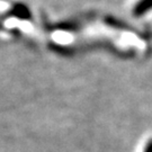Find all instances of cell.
Returning <instances> with one entry per match:
<instances>
[{"label":"cell","instance_id":"cell-1","mask_svg":"<svg viewBox=\"0 0 152 152\" xmlns=\"http://www.w3.org/2000/svg\"><path fill=\"white\" fill-rule=\"evenodd\" d=\"M152 9V0H139L133 8V15L140 17L145 15L148 11Z\"/></svg>","mask_w":152,"mask_h":152},{"label":"cell","instance_id":"cell-2","mask_svg":"<svg viewBox=\"0 0 152 152\" xmlns=\"http://www.w3.org/2000/svg\"><path fill=\"white\" fill-rule=\"evenodd\" d=\"M144 152H152V139L150 141H148L145 149H144Z\"/></svg>","mask_w":152,"mask_h":152}]
</instances>
